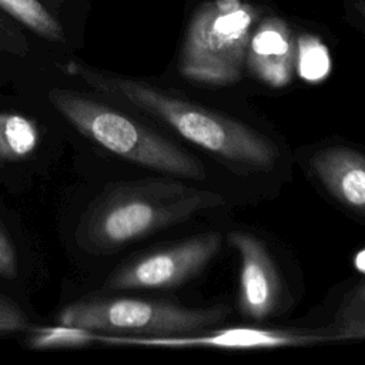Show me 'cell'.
Masks as SVG:
<instances>
[{"instance_id":"obj_4","label":"cell","mask_w":365,"mask_h":365,"mask_svg":"<svg viewBox=\"0 0 365 365\" xmlns=\"http://www.w3.org/2000/svg\"><path fill=\"white\" fill-rule=\"evenodd\" d=\"M230 308H187L171 302L130 297L91 295L66 305L58 322L90 332L144 336L181 335L224 321Z\"/></svg>"},{"instance_id":"obj_22","label":"cell","mask_w":365,"mask_h":365,"mask_svg":"<svg viewBox=\"0 0 365 365\" xmlns=\"http://www.w3.org/2000/svg\"><path fill=\"white\" fill-rule=\"evenodd\" d=\"M361 10H362V13H364V16H365V3L361 6Z\"/></svg>"},{"instance_id":"obj_2","label":"cell","mask_w":365,"mask_h":365,"mask_svg":"<svg viewBox=\"0 0 365 365\" xmlns=\"http://www.w3.org/2000/svg\"><path fill=\"white\" fill-rule=\"evenodd\" d=\"M224 202V197L215 191L195 188L174 178L110 184L83 212L74 241L87 254H111Z\"/></svg>"},{"instance_id":"obj_18","label":"cell","mask_w":365,"mask_h":365,"mask_svg":"<svg viewBox=\"0 0 365 365\" xmlns=\"http://www.w3.org/2000/svg\"><path fill=\"white\" fill-rule=\"evenodd\" d=\"M17 255L16 248L6 234V231L0 227V277L11 279L17 277Z\"/></svg>"},{"instance_id":"obj_6","label":"cell","mask_w":365,"mask_h":365,"mask_svg":"<svg viewBox=\"0 0 365 365\" xmlns=\"http://www.w3.org/2000/svg\"><path fill=\"white\" fill-rule=\"evenodd\" d=\"M218 232H204L171 247L140 255L114 269L104 289H165L200 274L221 248Z\"/></svg>"},{"instance_id":"obj_16","label":"cell","mask_w":365,"mask_h":365,"mask_svg":"<svg viewBox=\"0 0 365 365\" xmlns=\"http://www.w3.org/2000/svg\"><path fill=\"white\" fill-rule=\"evenodd\" d=\"M30 328V318L24 309L0 294V335L23 332Z\"/></svg>"},{"instance_id":"obj_14","label":"cell","mask_w":365,"mask_h":365,"mask_svg":"<svg viewBox=\"0 0 365 365\" xmlns=\"http://www.w3.org/2000/svg\"><path fill=\"white\" fill-rule=\"evenodd\" d=\"M97 336L86 329L76 327H47L34 328L27 336V345L36 349L46 348H76L91 344Z\"/></svg>"},{"instance_id":"obj_17","label":"cell","mask_w":365,"mask_h":365,"mask_svg":"<svg viewBox=\"0 0 365 365\" xmlns=\"http://www.w3.org/2000/svg\"><path fill=\"white\" fill-rule=\"evenodd\" d=\"M364 318H365V284L354 289L349 295H346L339 309L338 322L364 319Z\"/></svg>"},{"instance_id":"obj_12","label":"cell","mask_w":365,"mask_h":365,"mask_svg":"<svg viewBox=\"0 0 365 365\" xmlns=\"http://www.w3.org/2000/svg\"><path fill=\"white\" fill-rule=\"evenodd\" d=\"M0 9L48 41L66 40L63 26L40 0H0Z\"/></svg>"},{"instance_id":"obj_3","label":"cell","mask_w":365,"mask_h":365,"mask_svg":"<svg viewBox=\"0 0 365 365\" xmlns=\"http://www.w3.org/2000/svg\"><path fill=\"white\" fill-rule=\"evenodd\" d=\"M47 98L77 131L127 161L177 177H205L194 155L103 101L61 87L50 88Z\"/></svg>"},{"instance_id":"obj_5","label":"cell","mask_w":365,"mask_h":365,"mask_svg":"<svg viewBox=\"0 0 365 365\" xmlns=\"http://www.w3.org/2000/svg\"><path fill=\"white\" fill-rule=\"evenodd\" d=\"M255 10L241 0L202 4L187 30L180 70L197 83H235L247 58Z\"/></svg>"},{"instance_id":"obj_15","label":"cell","mask_w":365,"mask_h":365,"mask_svg":"<svg viewBox=\"0 0 365 365\" xmlns=\"http://www.w3.org/2000/svg\"><path fill=\"white\" fill-rule=\"evenodd\" d=\"M29 48V40L21 24L0 9V53L24 57Z\"/></svg>"},{"instance_id":"obj_10","label":"cell","mask_w":365,"mask_h":365,"mask_svg":"<svg viewBox=\"0 0 365 365\" xmlns=\"http://www.w3.org/2000/svg\"><path fill=\"white\" fill-rule=\"evenodd\" d=\"M311 168L341 204L365 214V155L348 147H328L312 155Z\"/></svg>"},{"instance_id":"obj_9","label":"cell","mask_w":365,"mask_h":365,"mask_svg":"<svg viewBox=\"0 0 365 365\" xmlns=\"http://www.w3.org/2000/svg\"><path fill=\"white\" fill-rule=\"evenodd\" d=\"M245 60L262 83L287 86L295 71V43L288 26L277 17L264 20L251 36Z\"/></svg>"},{"instance_id":"obj_7","label":"cell","mask_w":365,"mask_h":365,"mask_svg":"<svg viewBox=\"0 0 365 365\" xmlns=\"http://www.w3.org/2000/svg\"><path fill=\"white\" fill-rule=\"evenodd\" d=\"M113 344H133L165 348H222V349H261L309 345L335 341L328 332H309L298 329H275L257 327H232L200 335H163V336H98Z\"/></svg>"},{"instance_id":"obj_19","label":"cell","mask_w":365,"mask_h":365,"mask_svg":"<svg viewBox=\"0 0 365 365\" xmlns=\"http://www.w3.org/2000/svg\"><path fill=\"white\" fill-rule=\"evenodd\" d=\"M335 341L344 339H365V318L336 322V325L329 331Z\"/></svg>"},{"instance_id":"obj_8","label":"cell","mask_w":365,"mask_h":365,"mask_svg":"<svg viewBox=\"0 0 365 365\" xmlns=\"http://www.w3.org/2000/svg\"><path fill=\"white\" fill-rule=\"evenodd\" d=\"M230 244L240 255L238 307L244 317L262 321L271 317L282 298L279 272L264 247L254 235L241 231L228 234Z\"/></svg>"},{"instance_id":"obj_11","label":"cell","mask_w":365,"mask_h":365,"mask_svg":"<svg viewBox=\"0 0 365 365\" xmlns=\"http://www.w3.org/2000/svg\"><path fill=\"white\" fill-rule=\"evenodd\" d=\"M40 141L37 123L20 113H0V164L30 157Z\"/></svg>"},{"instance_id":"obj_21","label":"cell","mask_w":365,"mask_h":365,"mask_svg":"<svg viewBox=\"0 0 365 365\" xmlns=\"http://www.w3.org/2000/svg\"><path fill=\"white\" fill-rule=\"evenodd\" d=\"M48 3H53V4H60L63 0H47Z\"/></svg>"},{"instance_id":"obj_13","label":"cell","mask_w":365,"mask_h":365,"mask_svg":"<svg viewBox=\"0 0 365 365\" xmlns=\"http://www.w3.org/2000/svg\"><path fill=\"white\" fill-rule=\"evenodd\" d=\"M331 56L327 46L312 34H302L295 43V71L307 83L324 81L331 73Z\"/></svg>"},{"instance_id":"obj_1","label":"cell","mask_w":365,"mask_h":365,"mask_svg":"<svg viewBox=\"0 0 365 365\" xmlns=\"http://www.w3.org/2000/svg\"><path fill=\"white\" fill-rule=\"evenodd\" d=\"M58 68L96 93L163 121L185 140L228 161L269 168L278 158L277 147L247 124L170 96L148 83L111 74L78 60H68Z\"/></svg>"},{"instance_id":"obj_20","label":"cell","mask_w":365,"mask_h":365,"mask_svg":"<svg viewBox=\"0 0 365 365\" xmlns=\"http://www.w3.org/2000/svg\"><path fill=\"white\" fill-rule=\"evenodd\" d=\"M354 267L356 268V271H359L361 274L365 275V248L359 250L355 257H354Z\"/></svg>"}]
</instances>
